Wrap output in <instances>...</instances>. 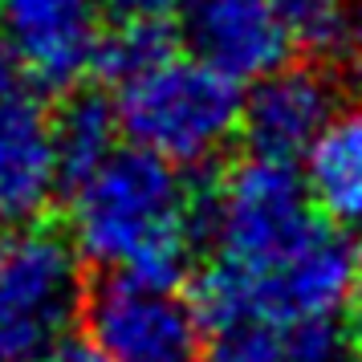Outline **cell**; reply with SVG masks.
Segmentation results:
<instances>
[{
  "instance_id": "cell-1",
  "label": "cell",
  "mask_w": 362,
  "mask_h": 362,
  "mask_svg": "<svg viewBox=\"0 0 362 362\" xmlns=\"http://www.w3.org/2000/svg\"><path fill=\"white\" fill-rule=\"evenodd\" d=\"M66 192L74 248L110 273L180 285L208 240L212 183L187 180L143 147H115Z\"/></svg>"
},
{
  "instance_id": "cell-2",
  "label": "cell",
  "mask_w": 362,
  "mask_h": 362,
  "mask_svg": "<svg viewBox=\"0 0 362 362\" xmlns=\"http://www.w3.org/2000/svg\"><path fill=\"white\" fill-rule=\"evenodd\" d=\"M118 131L175 167H208L240 134V82L199 57L171 53L122 82Z\"/></svg>"
},
{
  "instance_id": "cell-3",
  "label": "cell",
  "mask_w": 362,
  "mask_h": 362,
  "mask_svg": "<svg viewBox=\"0 0 362 362\" xmlns=\"http://www.w3.org/2000/svg\"><path fill=\"white\" fill-rule=\"evenodd\" d=\"M358 281V252L338 228L313 232L305 245L269 269H236L216 261L192 285V305L204 326L248 317H334L346 310Z\"/></svg>"
},
{
  "instance_id": "cell-4",
  "label": "cell",
  "mask_w": 362,
  "mask_h": 362,
  "mask_svg": "<svg viewBox=\"0 0 362 362\" xmlns=\"http://www.w3.org/2000/svg\"><path fill=\"white\" fill-rule=\"evenodd\" d=\"M86 273L69 236L13 224L0 236V362H41L82 326Z\"/></svg>"
},
{
  "instance_id": "cell-5",
  "label": "cell",
  "mask_w": 362,
  "mask_h": 362,
  "mask_svg": "<svg viewBox=\"0 0 362 362\" xmlns=\"http://www.w3.org/2000/svg\"><path fill=\"white\" fill-rule=\"evenodd\" d=\"M322 228L305 180L293 163L252 155L212 183L208 240L236 269H269Z\"/></svg>"
},
{
  "instance_id": "cell-6",
  "label": "cell",
  "mask_w": 362,
  "mask_h": 362,
  "mask_svg": "<svg viewBox=\"0 0 362 362\" xmlns=\"http://www.w3.org/2000/svg\"><path fill=\"white\" fill-rule=\"evenodd\" d=\"M82 326L106 362H204V317L180 285L106 273L86 289Z\"/></svg>"
},
{
  "instance_id": "cell-7",
  "label": "cell",
  "mask_w": 362,
  "mask_h": 362,
  "mask_svg": "<svg viewBox=\"0 0 362 362\" xmlns=\"http://www.w3.org/2000/svg\"><path fill=\"white\" fill-rule=\"evenodd\" d=\"M0 25L8 57L45 90H69L94 69L98 0H0Z\"/></svg>"
},
{
  "instance_id": "cell-8",
  "label": "cell",
  "mask_w": 362,
  "mask_h": 362,
  "mask_svg": "<svg viewBox=\"0 0 362 362\" xmlns=\"http://www.w3.org/2000/svg\"><path fill=\"white\" fill-rule=\"evenodd\" d=\"M338 110V82L326 69L281 62L240 94V134L252 155L297 163Z\"/></svg>"
},
{
  "instance_id": "cell-9",
  "label": "cell",
  "mask_w": 362,
  "mask_h": 362,
  "mask_svg": "<svg viewBox=\"0 0 362 362\" xmlns=\"http://www.w3.org/2000/svg\"><path fill=\"white\" fill-rule=\"evenodd\" d=\"M171 13L192 57L228 74L232 82H252L289 62L293 41L264 0H175Z\"/></svg>"
},
{
  "instance_id": "cell-10",
  "label": "cell",
  "mask_w": 362,
  "mask_h": 362,
  "mask_svg": "<svg viewBox=\"0 0 362 362\" xmlns=\"http://www.w3.org/2000/svg\"><path fill=\"white\" fill-rule=\"evenodd\" d=\"M62 192L53 118L25 86L0 90V224H33Z\"/></svg>"
},
{
  "instance_id": "cell-11",
  "label": "cell",
  "mask_w": 362,
  "mask_h": 362,
  "mask_svg": "<svg viewBox=\"0 0 362 362\" xmlns=\"http://www.w3.org/2000/svg\"><path fill=\"white\" fill-rule=\"evenodd\" d=\"M204 362H346V338L334 317H248L216 326Z\"/></svg>"
},
{
  "instance_id": "cell-12",
  "label": "cell",
  "mask_w": 362,
  "mask_h": 362,
  "mask_svg": "<svg viewBox=\"0 0 362 362\" xmlns=\"http://www.w3.org/2000/svg\"><path fill=\"white\" fill-rule=\"evenodd\" d=\"M301 159L313 208L338 224H362V110H338Z\"/></svg>"
},
{
  "instance_id": "cell-13",
  "label": "cell",
  "mask_w": 362,
  "mask_h": 362,
  "mask_svg": "<svg viewBox=\"0 0 362 362\" xmlns=\"http://www.w3.org/2000/svg\"><path fill=\"white\" fill-rule=\"evenodd\" d=\"M53 118V151H57V171L62 187L90 175L94 167L118 147V110L115 102H106L98 90H78L62 102V110Z\"/></svg>"
},
{
  "instance_id": "cell-14",
  "label": "cell",
  "mask_w": 362,
  "mask_h": 362,
  "mask_svg": "<svg viewBox=\"0 0 362 362\" xmlns=\"http://www.w3.org/2000/svg\"><path fill=\"white\" fill-rule=\"evenodd\" d=\"M180 45V33L167 17H118L110 29L102 25L98 49H94V69L110 82H131L143 69L159 66Z\"/></svg>"
},
{
  "instance_id": "cell-15",
  "label": "cell",
  "mask_w": 362,
  "mask_h": 362,
  "mask_svg": "<svg viewBox=\"0 0 362 362\" xmlns=\"http://www.w3.org/2000/svg\"><path fill=\"white\" fill-rule=\"evenodd\" d=\"M269 13L281 21V29L289 41L313 57H329V53L346 49L350 37V4L346 0H264Z\"/></svg>"
},
{
  "instance_id": "cell-16",
  "label": "cell",
  "mask_w": 362,
  "mask_h": 362,
  "mask_svg": "<svg viewBox=\"0 0 362 362\" xmlns=\"http://www.w3.org/2000/svg\"><path fill=\"white\" fill-rule=\"evenodd\" d=\"M346 49H350L354 86L362 90V0H354V4H350V37H346Z\"/></svg>"
},
{
  "instance_id": "cell-17",
  "label": "cell",
  "mask_w": 362,
  "mask_h": 362,
  "mask_svg": "<svg viewBox=\"0 0 362 362\" xmlns=\"http://www.w3.org/2000/svg\"><path fill=\"white\" fill-rule=\"evenodd\" d=\"M118 17H167L175 8V0H110Z\"/></svg>"
},
{
  "instance_id": "cell-18",
  "label": "cell",
  "mask_w": 362,
  "mask_h": 362,
  "mask_svg": "<svg viewBox=\"0 0 362 362\" xmlns=\"http://www.w3.org/2000/svg\"><path fill=\"white\" fill-rule=\"evenodd\" d=\"M41 362H106L94 350V346H82V342H66V346H57L49 358H41Z\"/></svg>"
},
{
  "instance_id": "cell-19",
  "label": "cell",
  "mask_w": 362,
  "mask_h": 362,
  "mask_svg": "<svg viewBox=\"0 0 362 362\" xmlns=\"http://www.w3.org/2000/svg\"><path fill=\"white\" fill-rule=\"evenodd\" d=\"M350 329H354V346L362 350V273H358V281H354V293H350Z\"/></svg>"
},
{
  "instance_id": "cell-20",
  "label": "cell",
  "mask_w": 362,
  "mask_h": 362,
  "mask_svg": "<svg viewBox=\"0 0 362 362\" xmlns=\"http://www.w3.org/2000/svg\"><path fill=\"white\" fill-rule=\"evenodd\" d=\"M13 82H17V78H13V57L0 49V90H8Z\"/></svg>"
}]
</instances>
